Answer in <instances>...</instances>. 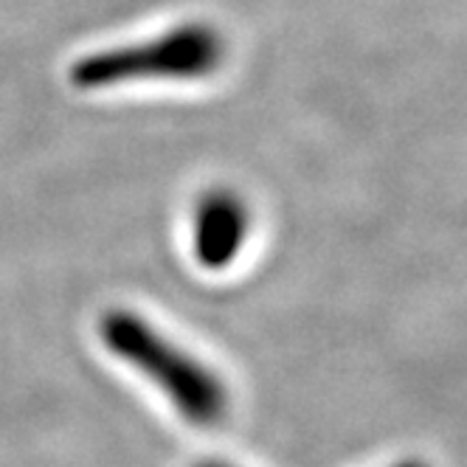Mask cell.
Returning <instances> with one entry per match:
<instances>
[{
  "label": "cell",
  "mask_w": 467,
  "mask_h": 467,
  "mask_svg": "<svg viewBox=\"0 0 467 467\" xmlns=\"http://www.w3.org/2000/svg\"><path fill=\"white\" fill-rule=\"evenodd\" d=\"M394 467H425L422 462H403V464H394Z\"/></svg>",
  "instance_id": "277c9868"
},
{
  "label": "cell",
  "mask_w": 467,
  "mask_h": 467,
  "mask_svg": "<svg viewBox=\"0 0 467 467\" xmlns=\"http://www.w3.org/2000/svg\"><path fill=\"white\" fill-rule=\"evenodd\" d=\"M200 467H228V464H220V462H206V464H200Z\"/></svg>",
  "instance_id": "5b68a950"
},
{
  "label": "cell",
  "mask_w": 467,
  "mask_h": 467,
  "mask_svg": "<svg viewBox=\"0 0 467 467\" xmlns=\"http://www.w3.org/2000/svg\"><path fill=\"white\" fill-rule=\"evenodd\" d=\"M251 231L248 206L231 192H212L192 214V254L206 271H223L240 256Z\"/></svg>",
  "instance_id": "3957f363"
},
{
  "label": "cell",
  "mask_w": 467,
  "mask_h": 467,
  "mask_svg": "<svg viewBox=\"0 0 467 467\" xmlns=\"http://www.w3.org/2000/svg\"><path fill=\"white\" fill-rule=\"evenodd\" d=\"M99 338L113 358L150 378L192 425L212 428L225 417L228 389L223 378L212 372V366L166 338L139 313H105L99 321Z\"/></svg>",
  "instance_id": "6da1fadb"
},
{
  "label": "cell",
  "mask_w": 467,
  "mask_h": 467,
  "mask_svg": "<svg viewBox=\"0 0 467 467\" xmlns=\"http://www.w3.org/2000/svg\"><path fill=\"white\" fill-rule=\"evenodd\" d=\"M225 59V40L209 23H183L155 40L93 51L71 65V85L105 90L130 82L172 79L189 82L214 74Z\"/></svg>",
  "instance_id": "7a4b0ae2"
}]
</instances>
